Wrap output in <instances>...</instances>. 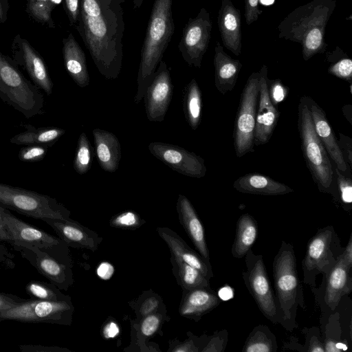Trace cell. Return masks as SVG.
<instances>
[{"instance_id":"obj_1","label":"cell","mask_w":352,"mask_h":352,"mask_svg":"<svg viewBox=\"0 0 352 352\" xmlns=\"http://www.w3.org/2000/svg\"><path fill=\"white\" fill-rule=\"evenodd\" d=\"M125 0H80L75 29L87 48L98 72L116 79L123 60Z\"/></svg>"},{"instance_id":"obj_2","label":"cell","mask_w":352,"mask_h":352,"mask_svg":"<svg viewBox=\"0 0 352 352\" xmlns=\"http://www.w3.org/2000/svg\"><path fill=\"white\" fill-rule=\"evenodd\" d=\"M336 0H311L298 6L278 25V38L300 44L304 60L325 52V31Z\"/></svg>"},{"instance_id":"obj_3","label":"cell","mask_w":352,"mask_h":352,"mask_svg":"<svg viewBox=\"0 0 352 352\" xmlns=\"http://www.w3.org/2000/svg\"><path fill=\"white\" fill-rule=\"evenodd\" d=\"M173 0H154L144 41L142 47L138 73V90L135 103L144 97L165 50L174 34Z\"/></svg>"},{"instance_id":"obj_4","label":"cell","mask_w":352,"mask_h":352,"mask_svg":"<svg viewBox=\"0 0 352 352\" xmlns=\"http://www.w3.org/2000/svg\"><path fill=\"white\" fill-rule=\"evenodd\" d=\"M275 300L280 324L287 331L298 327V307L305 309L303 289L299 279L294 247L282 241L272 265Z\"/></svg>"},{"instance_id":"obj_5","label":"cell","mask_w":352,"mask_h":352,"mask_svg":"<svg viewBox=\"0 0 352 352\" xmlns=\"http://www.w3.org/2000/svg\"><path fill=\"white\" fill-rule=\"evenodd\" d=\"M298 129L303 157L318 189L322 192L332 195L336 199L333 166L322 142L316 133L307 96H302L299 100Z\"/></svg>"},{"instance_id":"obj_6","label":"cell","mask_w":352,"mask_h":352,"mask_svg":"<svg viewBox=\"0 0 352 352\" xmlns=\"http://www.w3.org/2000/svg\"><path fill=\"white\" fill-rule=\"evenodd\" d=\"M0 98L26 118L44 113V98L18 65L0 51Z\"/></svg>"},{"instance_id":"obj_7","label":"cell","mask_w":352,"mask_h":352,"mask_svg":"<svg viewBox=\"0 0 352 352\" xmlns=\"http://www.w3.org/2000/svg\"><path fill=\"white\" fill-rule=\"evenodd\" d=\"M42 276L60 290H67L73 284L72 259L69 246L63 243L42 250L29 244L12 245Z\"/></svg>"},{"instance_id":"obj_8","label":"cell","mask_w":352,"mask_h":352,"mask_svg":"<svg viewBox=\"0 0 352 352\" xmlns=\"http://www.w3.org/2000/svg\"><path fill=\"white\" fill-rule=\"evenodd\" d=\"M0 206L23 215L44 221L69 219L70 212L46 195L0 183Z\"/></svg>"},{"instance_id":"obj_9","label":"cell","mask_w":352,"mask_h":352,"mask_svg":"<svg viewBox=\"0 0 352 352\" xmlns=\"http://www.w3.org/2000/svg\"><path fill=\"white\" fill-rule=\"evenodd\" d=\"M343 250L332 226L319 229L308 241L302 261L303 283L315 289L317 275L327 276Z\"/></svg>"},{"instance_id":"obj_10","label":"cell","mask_w":352,"mask_h":352,"mask_svg":"<svg viewBox=\"0 0 352 352\" xmlns=\"http://www.w3.org/2000/svg\"><path fill=\"white\" fill-rule=\"evenodd\" d=\"M259 98V73L252 72L241 94L236 115L233 139L236 157L254 151V137L256 109Z\"/></svg>"},{"instance_id":"obj_11","label":"cell","mask_w":352,"mask_h":352,"mask_svg":"<svg viewBox=\"0 0 352 352\" xmlns=\"http://www.w3.org/2000/svg\"><path fill=\"white\" fill-rule=\"evenodd\" d=\"M74 307L72 301L27 299L0 312V322L10 320L22 322H43L70 325Z\"/></svg>"},{"instance_id":"obj_12","label":"cell","mask_w":352,"mask_h":352,"mask_svg":"<svg viewBox=\"0 0 352 352\" xmlns=\"http://www.w3.org/2000/svg\"><path fill=\"white\" fill-rule=\"evenodd\" d=\"M246 270L242 278L263 315L274 324H280L275 296L261 254L250 248L245 256Z\"/></svg>"},{"instance_id":"obj_13","label":"cell","mask_w":352,"mask_h":352,"mask_svg":"<svg viewBox=\"0 0 352 352\" xmlns=\"http://www.w3.org/2000/svg\"><path fill=\"white\" fill-rule=\"evenodd\" d=\"M211 30L210 15L205 8H201L195 18L189 19L183 28L178 48L189 66L201 68L211 38Z\"/></svg>"},{"instance_id":"obj_14","label":"cell","mask_w":352,"mask_h":352,"mask_svg":"<svg viewBox=\"0 0 352 352\" xmlns=\"http://www.w3.org/2000/svg\"><path fill=\"white\" fill-rule=\"evenodd\" d=\"M148 147L155 157L183 175L197 179L206 175L204 160L192 151L160 142H151Z\"/></svg>"},{"instance_id":"obj_15","label":"cell","mask_w":352,"mask_h":352,"mask_svg":"<svg viewBox=\"0 0 352 352\" xmlns=\"http://www.w3.org/2000/svg\"><path fill=\"white\" fill-rule=\"evenodd\" d=\"M173 94L170 71L162 60L147 86L144 101L147 119L151 122H162L168 109Z\"/></svg>"},{"instance_id":"obj_16","label":"cell","mask_w":352,"mask_h":352,"mask_svg":"<svg viewBox=\"0 0 352 352\" xmlns=\"http://www.w3.org/2000/svg\"><path fill=\"white\" fill-rule=\"evenodd\" d=\"M13 60L28 73L33 83L47 96L52 93L53 82L45 63L30 42L17 34L11 43Z\"/></svg>"},{"instance_id":"obj_17","label":"cell","mask_w":352,"mask_h":352,"mask_svg":"<svg viewBox=\"0 0 352 352\" xmlns=\"http://www.w3.org/2000/svg\"><path fill=\"white\" fill-rule=\"evenodd\" d=\"M259 73V98L256 114L254 144L267 143L277 124L280 113L270 101L267 90V67L263 65Z\"/></svg>"},{"instance_id":"obj_18","label":"cell","mask_w":352,"mask_h":352,"mask_svg":"<svg viewBox=\"0 0 352 352\" xmlns=\"http://www.w3.org/2000/svg\"><path fill=\"white\" fill-rule=\"evenodd\" d=\"M3 221L10 236L11 245L29 244L47 250L64 243L60 238L18 219L6 208L3 212Z\"/></svg>"},{"instance_id":"obj_19","label":"cell","mask_w":352,"mask_h":352,"mask_svg":"<svg viewBox=\"0 0 352 352\" xmlns=\"http://www.w3.org/2000/svg\"><path fill=\"white\" fill-rule=\"evenodd\" d=\"M43 221L49 225L56 233L58 237L69 247L94 251L102 241V238L96 232L71 219L66 220L47 219Z\"/></svg>"},{"instance_id":"obj_20","label":"cell","mask_w":352,"mask_h":352,"mask_svg":"<svg viewBox=\"0 0 352 352\" xmlns=\"http://www.w3.org/2000/svg\"><path fill=\"white\" fill-rule=\"evenodd\" d=\"M217 23L223 45L235 56H239L242 48L241 12L231 0L221 1Z\"/></svg>"},{"instance_id":"obj_21","label":"cell","mask_w":352,"mask_h":352,"mask_svg":"<svg viewBox=\"0 0 352 352\" xmlns=\"http://www.w3.org/2000/svg\"><path fill=\"white\" fill-rule=\"evenodd\" d=\"M351 269L342 253L336 265L325 276L324 304L331 311H334L341 298L352 290Z\"/></svg>"},{"instance_id":"obj_22","label":"cell","mask_w":352,"mask_h":352,"mask_svg":"<svg viewBox=\"0 0 352 352\" xmlns=\"http://www.w3.org/2000/svg\"><path fill=\"white\" fill-rule=\"evenodd\" d=\"M307 100L317 135L336 167L342 173H345L347 169L346 163L342 157L338 140L327 118L325 111L311 98L307 96Z\"/></svg>"},{"instance_id":"obj_23","label":"cell","mask_w":352,"mask_h":352,"mask_svg":"<svg viewBox=\"0 0 352 352\" xmlns=\"http://www.w3.org/2000/svg\"><path fill=\"white\" fill-rule=\"evenodd\" d=\"M183 291L179 305V314L183 317L198 321L220 303V298L210 287Z\"/></svg>"},{"instance_id":"obj_24","label":"cell","mask_w":352,"mask_h":352,"mask_svg":"<svg viewBox=\"0 0 352 352\" xmlns=\"http://www.w3.org/2000/svg\"><path fill=\"white\" fill-rule=\"evenodd\" d=\"M157 231L168 245L171 254L198 270L208 280L214 276L209 261L190 248L177 233L168 228H157Z\"/></svg>"},{"instance_id":"obj_25","label":"cell","mask_w":352,"mask_h":352,"mask_svg":"<svg viewBox=\"0 0 352 352\" xmlns=\"http://www.w3.org/2000/svg\"><path fill=\"white\" fill-rule=\"evenodd\" d=\"M176 208L179 221L199 254L209 261V251L205 239L204 229L193 206L186 196L179 195Z\"/></svg>"},{"instance_id":"obj_26","label":"cell","mask_w":352,"mask_h":352,"mask_svg":"<svg viewBox=\"0 0 352 352\" xmlns=\"http://www.w3.org/2000/svg\"><path fill=\"white\" fill-rule=\"evenodd\" d=\"M213 63L214 85L218 91L225 96L235 87L243 65L239 60L234 59L226 54L219 42L214 47Z\"/></svg>"},{"instance_id":"obj_27","label":"cell","mask_w":352,"mask_h":352,"mask_svg":"<svg viewBox=\"0 0 352 352\" xmlns=\"http://www.w3.org/2000/svg\"><path fill=\"white\" fill-rule=\"evenodd\" d=\"M63 56L65 67L80 87L89 84L85 54L72 33L63 39Z\"/></svg>"},{"instance_id":"obj_28","label":"cell","mask_w":352,"mask_h":352,"mask_svg":"<svg viewBox=\"0 0 352 352\" xmlns=\"http://www.w3.org/2000/svg\"><path fill=\"white\" fill-rule=\"evenodd\" d=\"M95 153L100 167L105 171L113 173L119 167L121 146L115 134L100 129L92 131Z\"/></svg>"},{"instance_id":"obj_29","label":"cell","mask_w":352,"mask_h":352,"mask_svg":"<svg viewBox=\"0 0 352 352\" xmlns=\"http://www.w3.org/2000/svg\"><path fill=\"white\" fill-rule=\"evenodd\" d=\"M233 188L242 193L261 195H281L294 192L287 185L256 173L239 177L234 182Z\"/></svg>"},{"instance_id":"obj_30","label":"cell","mask_w":352,"mask_h":352,"mask_svg":"<svg viewBox=\"0 0 352 352\" xmlns=\"http://www.w3.org/2000/svg\"><path fill=\"white\" fill-rule=\"evenodd\" d=\"M25 131L14 135L10 142L16 145H41L48 148L63 136L65 131L56 126L36 128L30 124H24Z\"/></svg>"},{"instance_id":"obj_31","label":"cell","mask_w":352,"mask_h":352,"mask_svg":"<svg viewBox=\"0 0 352 352\" xmlns=\"http://www.w3.org/2000/svg\"><path fill=\"white\" fill-rule=\"evenodd\" d=\"M258 233L255 219L249 213L240 216L236 223L235 238L231 248V254L236 258L244 257L252 248Z\"/></svg>"},{"instance_id":"obj_32","label":"cell","mask_w":352,"mask_h":352,"mask_svg":"<svg viewBox=\"0 0 352 352\" xmlns=\"http://www.w3.org/2000/svg\"><path fill=\"white\" fill-rule=\"evenodd\" d=\"M183 109L188 125L192 130H196L201 120L202 95L195 78H192L184 88Z\"/></svg>"},{"instance_id":"obj_33","label":"cell","mask_w":352,"mask_h":352,"mask_svg":"<svg viewBox=\"0 0 352 352\" xmlns=\"http://www.w3.org/2000/svg\"><path fill=\"white\" fill-rule=\"evenodd\" d=\"M170 262L173 265V273L177 283L183 290H190L199 287H210L208 280L198 270L171 254Z\"/></svg>"},{"instance_id":"obj_34","label":"cell","mask_w":352,"mask_h":352,"mask_svg":"<svg viewBox=\"0 0 352 352\" xmlns=\"http://www.w3.org/2000/svg\"><path fill=\"white\" fill-rule=\"evenodd\" d=\"M275 335L264 324L256 326L244 344L243 352H275L277 351Z\"/></svg>"},{"instance_id":"obj_35","label":"cell","mask_w":352,"mask_h":352,"mask_svg":"<svg viewBox=\"0 0 352 352\" xmlns=\"http://www.w3.org/2000/svg\"><path fill=\"white\" fill-rule=\"evenodd\" d=\"M326 60L331 65L327 72L329 74L352 84V60L338 46L327 53Z\"/></svg>"},{"instance_id":"obj_36","label":"cell","mask_w":352,"mask_h":352,"mask_svg":"<svg viewBox=\"0 0 352 352\" xmlns=\"http://www.w3.org/2000/svg\"><path fill=\"white\" fill-rule=\"evenodd\" d=\"M26 293L31 299L50 301H72L60 289L51 283L32 280L25 286Z\"/></svg>"},{"instance_id":"obj_37","label":"cell","mask_w":352,"mask_h":352,"mask_svg":"<svg viewBox=\"0 0 352 352\" xmlns=\"http://www.w3.org/2000/svg\"><path fill=\"white\" fill-rule=\"evenodd\" d=\"M58 3V0H27L25 11L36 23L54 28L52 13Z\"/></svg>"},{"instance_id":"obj_38","label":"cell","mask_w":352,"mask_h":352,"mask_svg":"<svg viewBox=\"0 0 352 352\" xmlns=\"http://www.w3.org/2000/svg\"><path fill=\"white\" fill-rule=\"evenodd\" d=\"M94 157V148L85 133H80L76 149L74 168L77 173L83 175L91 168Z\"/></svg>"},{"instance_id":"obj_39","label":"cell","mask_w":352,"mask_h":352,"mask_svg":"<svg viewBox=\"0 0 352 352\" xmlns=\"http://www.w3.org/2000/svg\"><path fill=\"white\" fill-rule=\"evenodd\" d=\"M333 177L336 179L337 201H339L344 208L347 206L351 208L352 203V180L346 177L336 166L333 167Z\"/></svg>"},{"instance_id":"obj_40","label":"cell","mask_w":352,"mask_h":352,"mask_svg":"<svg viewBox=\"0 0 352 352\" xmlns=\"http://www.w3.org/2000/svg\"><path fill=\"white\" fill-rule=\"evenodd\" d=\"M144 221L140 218L138 213L132 210H127L113 216L110 220L112 227L127 230H135L140 227Z\"/></svg>"},{"instance_id":"obj_41","label":"cell","mask_w":352,"mask_h":352,"mask_svg":"<svg viewBox=\"0 0 352 352\" xmlns=\"http://www.w3.org/2000/svg\"><path fill=\"white\" fill-rule=\"evenodd\" d=\"M164 318L160 311L148 314L140 319V332L146 338L153 337L162 324Z\"/></svg>"},{"instance_id":"obj_42","label":"cell","mask_w":352,"mask_h":352,"mask_svg":"<svg viewBox=\"0 0 352 352\" xmlns=\"http://www.w3.org/2000/svg\"><path fill=\"white\" fill-rule=\"evenodd\" d=\"M267 84L270 101L276 107L286 99L289 89L278 78L273 80L267 78Z\"/></svg>"},{"instance_id":"obj_43","label":"cell","mask_w":352,"mask_h":352,"mask_svg":"<svg viewBox=\"0 0 352 352\" xmlns=\"http://www.w3.org/2000/svg\"><path fill=\"white\" fill-rule=\"evenodd\" d=\"M48 147L41 145H26L22 147L18 154L19 159L23 162H36L43 160Z\"/></svg>"},{"instance_id":"obj_44","label":"cell","mask_w":352,"mask_h":352,"mask_svg":"<svg viewBox=\"0 0 352 352\" xmlns=\"http://www.w3.org/2000/svg\"><path fill=\"white\" fill-rule=\"evenodd\" d=\"M161 302V298L156 295L141 298L135 309L138 316L141 319L148 314L157 311Z\"/></svg>"},{"instance_id":"obj_45","label":"cell","mask_w":352,"mask_h":352,"mask_svg":"<svg viewBox=\"0 0 352 352\" xmlns=\"http://www.w3.org/2000/svg\"><path fill=\"white\" fill-rule=\"evenodd\" d=\"M228 341V331L223 329L216 331L213 336L208 337V342L202 349V352L224 351Z\"/></svg>"},{"instance_id":"obj_46","label":"cell","mask_w":352,"mask_h":352,"mask_svg":"<svg viewBox=\"0 0 352 352\" xmlns=\"http://www.w3.org/2000/svg\"><path fill=\"white\" fill-rule=\"evenodd\" d=\"M80 0H63V7L70 25L75 28L80 15Z\"/></svg>"},{"instance_id":"obj_47","label":"cell","mask_w":352,"mask_h":352,"mask_svg":"<svg viewBox=\"0 0 352 352\" xmlns=\"http://www.w3.org/2000/svg\"><path fill=\"white\" fill-rule=\"evenodd\" d=\"M339 148L341 151L342 157L349 167L352 168V139L341 133H339V139L338 140Z\"/></svg>"},{"instance_id":"obj_48","label":"cell","mask_w":352,"mask_h":352,"mask_svg":"<svg viewBox=\"0 0 352 352\" xmlns=\"http://www.w3.org/2000/svg\"><path fill=\"white\" fill-rule=\"evenodd\" d=\"M259 0H245V19L250 25L258 19L262 10L258 8Z\"/></svg>"},{"instance_id":"obj_49","label":"cell","mask_w":352,"mask_h":352,"mask_svg":"<svg viewBox=\"0 0 352 352\" xmlns=\"http://www.w3.org/2000/svg\"><path fill=\"white\" fill-rule=\"evenodd\" d=\"M25 300H27V299L21 298L14 294L0 292V312L12 308Z\"/></svg>"},{"instance_id":"obj_50","label":"cell","mask_w":352,"mask_h":352,"mask_svg":"<svg viewBox=\"0 0 352 352\" xmlns=\"http://www.w3.org/2000/svg\"><path fill=\"white\" fill-rule=\"evenodd\" d=\"M23 352H63L70 351L66 348L56 346H43L41 344H23L19 346Z\"/></svg>"},{"instance_id":"obj_51","label":"cell","mask_w":352,"mask_h":352,"mask_svg":"<svg viewBox=\"0 0 352 352\" xmlns=\"http://www.w3.org/2000/svg\"><path fill=\"white\" fill-rule=\"evenodd\" d=\"M14 255L8 250L4 244L0 242V268L6 270L14 268Z\"/></svg>"},{"instance_id":"obj_52","label":"cell","mask_w":352,"mask_h":352,"mask_svg":"<svg viewBox=\"0 0 352 352\" xmlns=\"http://www.w3.org/2000/svg\"><path fill=\"white\" fill-rule=\"evenodd\" d=\"M114 273L113 266L109 262H102L96 268V274L101 279H110Z\"/></svg>"},{"instance_id":"obj_53","label":"cell","mask_w":352,"mask_h":352,"mask_svg":"<svg viewBox=\"0 0 352 352\" xmlns=\"http://www.w3.org/2000/svg\"><path fill=\"white\" fill-rule=\"evenodd\" d=\"M119 333V325L114 320H109L102 327V334L106 339L113 338Z\"/></svg>"},{"instance_id":"obj_54","label":"cell","mask_w":352,"mask_h":352,"mask_svg":"<svg viewBox=\"0 0 352 352\" xmlns=\"http://www.w3.org/2000/svg\"><path fill=\"white\" fill-rule=\"evenodd\" d=\"M171 351L175 352H197L200 351L201 349H199V345L196 344L193 340H186V342L179 343Z\"/></svg>"},{"instance_id":"obj_55","label":"cell","mask_w":352,"mask_h":352,"mask_svg":"<svg viewBox=\"0 0 352 352\" xmlns=\"http://www.w3.org/2000/svg\"><path fill=\"white\" fill-rule=\"evenodd\" d=\"M307 351L309 352H324V344L320 342L319 337L315 335L311 336L308 342Z\"/></svg>"},{"instance_id":"obj_56","label":"cell","mask_w":352,"mask_h":352,"mask_svg":"<svg viewBox=\"0 0 352 352\" xmlns=\"http://www.w3.org/2000/svg\"><path fill=\"white\" fill-rule=\"evenodd\" d=\"M5 208L0 206V241L6 242L10 244V238L5 228L3 221V212Z\"/></svg>"},{"instance_id":"obj_57","label":"cell","mask_w":352,"mask_h":352,"mask_svg":"<svg viewBox=\"0 0 352 352\" xmlns=\"http://www.w3.org/2000/svg\"><path fill=\"white\" fill-rule=\"evenodd\" d=\"M342 256H343L344 261L349 265V266L352 267V236H351V234L349 237V242H348L346 246L343 250Z\"/></svg>"},{"instance_id":"obj_58","label":"cell","mask_w":352,"mask_h":352,"mask_svg":"<svg viewBox=\"0 0 352 352\" xmlns=\"http://www.w3.org/2000/svg\"><path fill=\"white\" fill-rule=\"evenodd\" d=\"M217 295L221 300H228L233 298L234 291L231 287L225 285L219 290Z\"/></svg>"},{"instance_id":"obj_59","label":"cell","mask_w":352,"mask_h":352,"mask_svg":"<svg viewBox=\"0 0 352 352\" xmlns=\"http://www.w3.org/2000/svg\"><path fill=\"white\" fill-rule=\"evenodd\" d=\"M10 8L8 0H0V23H3L8 19V12Z\"/></svg>"},{"instance_id":"obj_60","label":"cell","mask_w":352,"mask_h":352,"mask_svg":"<svg viewBox=\"0 0 352 352\" xmlns=\"http://www.w3.org/2000/svg\"><path fill=\"white\" fill-rule=\"evenodd\" d=\"M342 111L345 118L350 124H352V105L349 104L343 106Z\"/></svg>"},{"instance_id":"obj_61","label":"cell","mask_w":352,"mask_h":352,"mask_svg":"<svg viewBox=\"0 0 352 352\" xmlns=\"http://www.w3.org/2000/svg\"><path fill=\"white\" fill-rule=\"evenodd\" d=\"M144 0H133L134 8H140Z\"/></svg>"}]
</instances>
